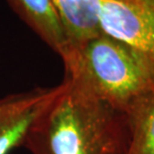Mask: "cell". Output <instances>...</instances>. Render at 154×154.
<instances>
[{
    "label": "cell",
    "mask_w": 154,
    "mask_h": 154,
    "mask_svg": "<svg viewBox=\"0 0 154 154\" xmlns=\"http://www.w3.org/2000/svg\"><path fill=\"white\" fill-rule=\"evenodd\" d=\"M63 82V91L36 120L23 146L32 154H126L125 114Z\"/></svg>",
    "instance_id": "obj_1"
},
{
    "label": "cell",
    "mask_w": 154,
    "mask_h": 154,
    "mask_svg": "<svg viewBox=\"0 0 154 154\" xmlns=\"http://www.w3.org/2000/svg\"><path fill=\"white\" fill-rule=\"evenodd\" d=\"M60 57L64 81L126 116L154 94V61L104 33Z\"/></svg>",
    "instance_id": "obj_2"
},
{
    "label": "cell",
    "mask_w": 154,
    "mask_h": 154,
    "mask_svg": "<svg viewBox=\"0 0 154 154\" xmlns=\"http://www.w3.org/2000/svg\"><path fill=\"white\" fill-rule=\"evenodd\" d=\"M101 31L154 61V0H99Z\"/></svg>",
    "instance_id": "obj_3"
},
{
    "label": "cell",
    "mask_w": 154,
    "mask_h": 154,
    "mask_svg": "<svg viewBox=\"0 0 154 154\" xmlns=\"http://www.w3.org/2000/svg\"><path fill=\"white\" fill-rule=\"evenodd\" d=\"M65 88L37 87L0 97V154L24 145L31 127Z\"/></svg>",
    "instance_id": "obj_4"
},
{
    "label": "cell",
    "mask_w": 154,
    "mask_h": 154,
    "mask_svg": "<svg viewBox=\"0 0 154 154\" xmlns=\"http://www.w3.org/2000/svg\"><path fill=\"white\" fill-rule=\"evenodd\" d=\"M52 3L63 27L66 49L80 46L103 33L99 0H52Z\"/></svg>",
    "instance_id": "obj_5"
},
{
    "label": "cell",
    "mask_w": 154,
    "mask_h": 154,
    "mask_svg": "<svg viewBox=\"0 0 154 154\" xmlns=\"http://www.w3.org/2000/svg\"><path fill=\"white\" fill-rule=\"evenodd\" d=\"M17 15L59 56L67 40L52 0H8Z\"/></svg>",
    "instance_id": "obj_6"
},
{
    "label": "cell",
    "mask_w": 154,
    "mask_h": 154,
    "mask_svg": "<svg viewBox=\"0 0 154 154\" xmlns=\"http://www.w3.org/2000/svg\"><path fill=\"white\" fill-rule=\"evenodd\" d=\"M129 143L126 154H154V94L127 116Z\"/></svg>",
    "instance_id": "obj_7"
}]
</instances>
